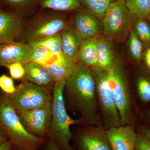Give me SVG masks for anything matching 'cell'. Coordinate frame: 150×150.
Returning <instances> with one entry per match:
<instances>
[{
  "label": "cell",
  "mask_w": 150,
  "mask_h": 150,
  "mask_svg": "<svg viewBox=\"0 0 150 150\" xmlns=\"http://www.w3.org/2000/svg\"><path fill=\"white\" fill-rule=\"evenodd\" d=\"M31 46L32 51L30 62H35L44 66L52 62L58 56L52 54L44 46L39 45Z\"/></svg>",
  "instance_id": "obj_23"
},
{
  "label": "cell",
  "mask_w": 150,
  "mask_h": 150,
  "mask_svg": "<svg viewBox=\"0 0 150 150\" xmlns=\"http://www.w3.org/2000/svg\"><path fill=\"white\" fill-rule=\"evenodd\" d=\"M76 64L63 54L56 56L52 62L44 66L48 69L56 81H57L66 79Z\"/></svg>",
  "instance_id": "obj_19"
},
{
  "label": "cell",
  "mask_w": 150,
  "mask_h": 150,
  "mask_svg": "<svg viewBox=\"0 0 150 150\" xmlns=\"http://www.w3.org/2000/svg\"><path fill=\"white\" fill-rule=\"evenodd\" d=\"M115 104L121 118V126L131 125L133 121L131 96L122 65L115 61L107 71Z\"/></svg>",
  "instance_id": "obj_6"
},
{
  "label": "cell",
  "mask_w": 150,
  "mask_h": 150,
  "mask_svg": "<svg viewBox=\"0 0 150 150\" xmlns=\"http://www.w3.org/2000/svg\"><path fill=\"white\" fill-rule=\"evenodd\" d=\"M96 67L108 71L115 62L112 45L107 38L101 36L98 38L97 45Z\"/></svg>",
  "instance_id": "obj_18"
},
{
  "label": "cell",
  "mask_w": 150,
  "mask_h": 150,
  "mask_svg": "<svg viewBox=\"0 0 150 150\" xmlns=\"http://www.w3.org/2000/svg\"><path fill=\"white\" fill-rule=\"evenodd\" d=\"M43 147L44 150H60L54 141L48 139H46Z\"/></svg>",
  "instance_id": "obj_32"
},
{
  "label": "cell",
  "mask_w": 150,
  "mask_h": 150,
  "mask_svg": "<svg viewBox=\"0 0 150 150\" xmlns=\"http://www.w3.org/2000/svg\"><path fill=\"white\" fill-rule=\"evenodd\" d=\"M129 48L134 58L137 60L141 59L142 52V44L136 30L133 29L130 32Z\"/></svg>",
  "instance_id": "obj_26"
},
{
  "label": "cell",
  "mask_w": 150,
  "mask_h": 150,
  "mask_svg": "<svg viewBox=\"0 0 150 150\" xmlns=\"http://www.w3.org/2000/svg\"><path fill=\"white\" fill-rule=\"evenodd\" d=\"M34 45L44 46L56 56H61L64 54L62 51L60 33L46 38Z\"/></svg>",
  "instance_id": "obj_25"
},
{
  "label": "cell",
  "mask_w": 150,
  "mask_h": 150,
  "mask_svg": "<svg viewBox=\"0 0 150 150\" xmlns=\"http://www.w3.org/2000/svg\"><path fill=\"white\" fill-rule=\"evenodd\" d=\"M37 5L42 8L56 11H70L79 9L80 0H37Z\"/></svg>",
  "instance_id": "obj_20"
},
{
  "label": "cell",
  "mask_w": 150,
  "mask_h": 150,
  "mask_svg": "<svg viewBox=\"0 0 150 150\" xmlns=\"http://www.w3.org/2000/svg\"><path fill=\"white\" fill-rule=\"evenodd\" d=\"M8 69L11 77L13 79L22 80L25 75L23 64L20 63H15L4 66Z\"/></svg>",
  "instance_id": "obj_30"
},
{
  "label": "cell",
  "mask_w": 150,
  "mask_h": 150,
  "mask_svg": "<svg viewBox=\"0 0 150 150\" xmlns=\"http://www.w3.org/2000/svg\"><path fill=\"white\" fill-rule=\"evenodd\" d=\"M147 116L148 118L149 119L150 121V110L149 111H148L147 113H146Z\"/></svg>",
  "instance_id": "obj_37"
},
{
  "label": "cell",
  "mask_w": 150,
  "mask_h": 150,
  "mask_svg": "<svg viewBox=\"0 0 150 150\" xmlns=\"http://www.w3.org/2000/svg\"><path fill=\"white\" fill-rule=\"evenodd\" d=\"M135 17L126 7L125 0H115L108 9L103 20L105 35L111 38L123 34Z\"/></svg>",
  "instance_id": "obj_8"
},
{
  "label": "cell",
  "mask_w": 150,
  "mask_h": 150,
  "mask_svg": "<svg viewBox=\"0 0 150 150\" xmlns=\"http://www.w3.org/2000/svg\"><path fill=\"white\" fill-rule=\"evenodd\" d=\"M73 134L76 150H112L104 127L83 126Z\"/></svg>",
  "instance_id": "obj_10"
},
{
  "label": "cell",
  "mask_w": 150,
  "mask_h": 150,
  "mask_svg": "<svg viewBox=\"0 0 150 150\" xmlns=\"http://www.w3.org/2000/svg\"><path fill=\"white\" fill-rule=\"evenodd\" d=\"M60 35L63 54L76 64L78 52L83 40L71 25H67Z\"/></svg>",
  "instance_id": "obj_16"
},
{
  "label": "cell",
  "mask_w": 150,
  "mask_h": 150,
  "mask_svg": "<svg viewBox=\"0 0 150 150\" xmlns=\"http://www.w3.org/2000/svg\"><path fill=\"white\" fill-rule=\"evenodd\" d=\"M65 105L79 115L77 124L104 127L96 93L95 81L89 68L76 64L66 79Z\"/></svg>",
  "instance_id": "obj_1"
},
{
  "label": "cell",
  "mask_w": 150,
  "mask_h": 150,
  "mask_svg": "<svg viewBox=\"0 0 150 150\" xmlns=\"http://www.w3.org/2000/svg\"><path fill=\"white\" fill-rule=\"evenodd\" d=\"M0 129L6 134L15 147L22 150H39L46 139L28 132L7 95L0 90Z\"/></svg>",
  "instance_id": "obj_3"
},
{
  "label": "cell",
  "mask_w": 150,
  "mask_h": 150,
  "mask_svg": "<svg viewBox=\"0 0 150 150\" xmlns=\"http://www.w3.org/2000/svg\"><path fill=\"white\" fill-rule=\"evenodd\" d=\"M13 145L10 140L0 145V150H13Z\"/></svg>",
  "instance_id": "obj_33"
},
{
  "label": "cell",
  "mask_w": 150,
  "mask_h": 150,
  "mask_svg": "<svg viewBox=\"0 0 150 150\" xmlns=\"http://www.w3.org/2000/svg\"><path fill=\"white\" fill-rule=\"evenodd\" d=\"M97 40L96 37L83 40L78 52L76 64L89 68L96 66Z\"/></svg>",
  "instance_id": "obj_17"
},
{
  "label": "cell",
  "mask_w": 150,
  "mask_h": 150,
  "mask_svg": "<svg viewBox=\"0 0 150 150\" xmlns=\"http://www.w3.org/2000/svg\"><path fill=\"white\" fill-rule=\"evenodd\" d=\"M0 90L7 95H11L16 90L13 79L6 74L0 76Z\"/></svg>",
  "instance_id": "obj_29"
},
{
  "label": "cell",
  "mask_w": 150,
  "mask_h": 150,
  "mask_svg": "<svg viewBox=\"0 0 150 150\" xmlns=\"http://www.w3.org/2000/svg\"><path fill=\"white\" fill-rule=\"evenodd\" d=\"M32 47L29 43L13 41L0 44V67L15 63L30 62Z\"/></svg>",
  "instance_id": "obj_11"
},
{
  "label": "cell",
  "mask_w": 150,
  "mask_h": 150,
  "mask_svg": "<svg viewBox=\"0 0 150 150\" xmlns=\"http://www.w3.org/2000/svg\"><path fill=\"white\" fill-rule=\"evenodd\" d=\"M146 61L147 64L150 68V49L148 50L146 54Z\"/></svg>",
  "instance_id": "obj_36"
},
{
  "label": "cell",
  "mask_w": 150,
  "mask_h": 150,
  "mask_svg": "<svg viewBox=\"0 0 150 150\" xmlns=\"http://www.w3.org/2000/svg\"><path fill=\"white\" fill-rule=\"evenodd\" d=\"M71 26L82 40L96 37L101 30L98 20L87 11L75 14Z\"/></svg>",
  "instance_id": "obj_14"
},
{
  "label": "cell",
  "mask_w": 150,
  "mask_h": 150,
  "mask_svg": "<svg viewBox=\"0 0 150 150\" xmlns=\"http://www.w3.org/2000/svg\"><path fill=\"white\" fill-rule=\"evenodd\" d=\"M140 131L142 134L144 135L146 137L150 139V127L142 126L140 128Z\"/></svg>",
  "instance_id": "obj_35"
},
{
  "label": "cell",
  "mask_w": 150,
  "mask_h": 150,
  "mask_svg": "<svg viewBox=\"0 0 150 150\" xmlns=\"http://www.w3.org/2000/svg\"><path fill=\"white\" fill-rule=\"evenodd\" d=\"M90 69L95 81L97 98L104 128L106 130L121 126V118L108 81L107 71L96 66Z\"/></svg>",
  "instance_id": "obj_5"
},
{
  "label": "cell",
  "mask_w": 150,
  "mask_h": 150,
  "mask_svg": "<svg viewBox=\"0 0 150 150\" xmlns=\"http://www.w3.org/2000/svg\"><path fill=\"white\" fill-rule=\"evenodd\" d=\"M16 111L28 132L47 139L51 123V102L34 109Z\"/></svg>",
  "instance_id": "obj_9"
},
{
  "label": "cell",
  "mask_w": 150,
  "mask_h": 150,
  "mask_svg": "<svg viewBox=\"0 0 150 150\" xmlns=\"http://www.w3.org/2000/svg\"><path fill=\"white\" fill-rule=\"evenodd\" d=\"M115 0H80L87 11L98 19H102L110 4Z\"/></svg>",
  "instance_id": "obj_21"
},
{
  "label": "cell",
  "mask_w": 150,
  "mask_h": 150,
  "mask_svg": "<svg viewBox=\"0 0 150 150\" xmlns=\"http://www.w3.org/2000/svg\"><path fill=\"white\" fill-rule=\"evenodd\" d=\"M23 64L25 75L21 80L22 81L29 82L53 89L56 81L46 67L33 62H28Z\"/></svg>",
  "instance_id": "obj_15"
},
{
  "label": "cell",
  "mask_w": 150,
  "mask_h": 150,
  "mask_svg": "<svg viewBox=\"0 0 150 150\" xmlns=\"http://www.w3.org/2000/svg\"><path fill=\"white\" fill-rule=\"evenodd\" d=\"M52 89L22 81L11 95H7L16 110H30L52 102Z\"/></svg>",
  "instance_id": "obj_7"
},
{
  "label": "cell",
  "mask_w": 150,
  "mask_h": 150,
  "mask_svg": "<svg viewBox=\"0 0 150 150\" xmlns=\"http://www.w3.org/2000/svg\"><path fill=\"white\" fill-rule=\"evenodd\" d=\"M149 18L150 19V16L149 17Z\"/></svg>",
  "instance_id": "obj_40"
},
{
  "label": "cell",
  "mask_w": 150,
  "mask_h": 150,
  "mask_svg": "<svg viewBox=\"0 0 150 150\" xmlns=\"http://www.w3.org/2000/svg\"><path fill=\"white\" fill-rule=\"evenodd\" d=\"M66 79L56 81L52 90L51 125L47 139L54 141L60 150H76L71 144L73 134L70 127L77 124L67 112L64 97Z\"/></svg>",
  "instance_id": "obj_2"
},
{
  "label": "cell",
  "mask_w": 150,
  "mask_h": 150,
  "mask_svg": "<svg viewBox=\"0 0 150 150\" xmlns=\"http://www.w3.org/2000/svg\"><path fill=\"white\" fill-rule=\"evenodd\" d=\"M9 140L5 133L0 129V145Z\"/></svg>",
  "instance_id": "obj_34"
},
{
  "label": "cell",
  "mask_w": 150,
  "mask_h": 150,
  "mask_svg": "<svg viewBox=\"0 0 150 150\" xmlns=\"http://www.w3.org/2000/svg\"><path fill=\"white\" fill-rule=\"evenodd\" d=\"M126 7L135 17L144 19L150 16V0H125Z\"/></svg>",
  "instance_id": "obj_22"
},
{
  "label": "cell",
  "mask_w": 150,
  "mask_h": 150,
  "mask_svg": "<svg viewBox=\"0 0 150 150\" xmlns=\"http://www.w3.org/2000/svg\"><path fill=\"white\" fill-rule=\"evenodd\" d=\"M106 133L112 150H135L137 134L131 125L109 128Z\"/></svg>",
  "instance_id": "obj_13"
},
{
  "label": "cell",
  "mask_w": 150,
  "mask_h": 150,
  "mask_svg": "<svg viewBox=\"0 0 150 150\" xmlns=\"http://www.w3.org/2000/svg\"><path fill=\"white\" fill-rule=\"evenodd\" d=\"M137 91L142 101L150 102V81L146 78H140L137 81Z\"/></svg>",
  "instance_id": "obj_27"
},
{
  "label": "cell",
  "mask_w": 150,
  "mask_h": 150,
  "mask_svg": "<svg viewBox=\"0 0 150 150\" xmlns=\"http://www.w3.org/2000/svg\"><path fill=\"white\" fill-rule=\"evenodd\" d=\"M13 150H22L21 149H17V148L13 146Z\"/></svg>",
  "instance_id": "obj_39"
},
{
  "label": "cell",
  "mask_w": 150,
  "mask_h": 150,
  "mask_svg": "<svg viewBox=\"0 0 150 150\" xmlns=\"http://www.w3.org/2000/svg\"><path fill=\"white\" fill-rule=\"evenodd\" d=\"M2 5V4L1 1V0H0V11H1V10H2V9H1Z\"/></svg>",
  "instance_id": "obj_38"
},
{
  "label": "cell",
  "mask_w": 150,
  "mask_h": 150,
  "mask_svg": "<svg viewBox=\"0 0 150 150\" xmlns=\"http://www.w3.org/2000/svg\"><path fill=\"white\" fill-rule=\"evenodd\" d=\"M10 11L21 14L37 4V0H1Z\"/></svg>",
  "instance_id": "obj_24"
},
{
  "label": "cell",
  "mask_w": 150,
  "mask_h": 150,
  "mask_svg": "<svg viewBox=\"0 0 150 150\" xmlns=\"http://www.w3.org/2000/svg\"><path fill=\"white\" fill-rule=\"evenodd\" d=\"M22 16L12 11H0V44L16 41L22 35Z\"/></svg>",
  "instance_id": "obj_12"
},
{
  "label": "cell",
  "mask_w": 150,
  "mask_h": 150,
  "mask_svg": "<svg viewBox=\"0 0 150 150\" xmlns=\"http://www.w3.org/2000/svg\"><path fill=\"white\" fill-rule=\"evenodd\" d=\"M135 150H150V139L142 133L137 134Z\"/></svg>",
  "instance_id": "obj_31"
},
{
  "label": "cell",
  "mask_w": 150,
  "mask_h": 150,
  "mask_svg": "<svg viewBox=\"0 0 150 150\" xmlns=\"http://www.w3.org/2000/svg\"><path fill=\"white\" fill-rule=\"evenodd\" d=\"M135 29L140 39L144 42L150 40V27L146 22L140 19L135 25Z\"/></svg>",
  "instance_id": "obj_28"
},
{
  "label": "cell",
  "mask_w": 150,
  "mask_h": 150,
  "mask_svg": "<svg viewBox=\"0 0 150 150\" xmlns=\"http://www.w3.org/2000/svg\"><path fill=\"white\" fill-rule=\"evenodd\" d=\"M68 25L62 12L51 11L38 14L23 30L24 41L31 46L59 34Z\"/></svg>",
  "instance_id": "obj_4"
}]
</instances>
